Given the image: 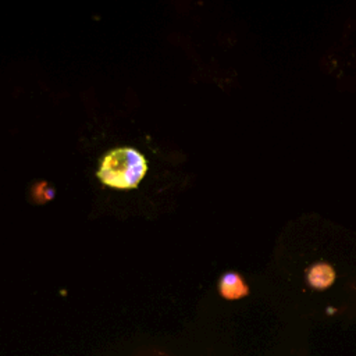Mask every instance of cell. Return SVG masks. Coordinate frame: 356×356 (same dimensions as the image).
Returning a JSON list of instances; mask_svg holds the SVG:
<instances>
[{
    "label": "cell",
    "mask_w": 356,
    "mask_h": 356,
    "mask_svg": "<svg viewBox=\"0 0 356 356\" xmlns=\"http://www.w3.org/2000/svg\"><path fill=\"white\" fill-rule=\"evenodd\" d=\"M147 171V161L134 147H117L107 152L97 171L102 184L115 189H132Z\"/></svg>",
    "instance_id": "cell-1"
},
{
    "label": "cell",
    "mask_w": 356,
    "mask_h": 356,
    "mask_svg": "<svg viewBox=\"0 0 356 356\" xmlns=\"http://www.w3.org/2000/svg\"><path fill=\"white\" fill-rule=\"evenodd\" d=\"M218 291L220 295L228 300H236L241 298H245L249 293L248 284L243 281V278L234 271L225 273L221 275L218 281Z\"/></svg>",
    "instance_id": "cell-2"
},
{
    "label": "cell",
    "mask_w": 356,
    "mask_h": 356,
    "mask_svg": "<svg viewBox=\"0 0 356 356\" xmlns=\"http://www.w3.org/2000/svg\"><path fill=\"white\" fill-rule=\"evenodd\" d=\"M307 284L318 291L327 289L335 281V271L327 261H317L312 264L306 271Z\"/></svg>",
    "instance_id": "cell-3"
}]
</instances>
